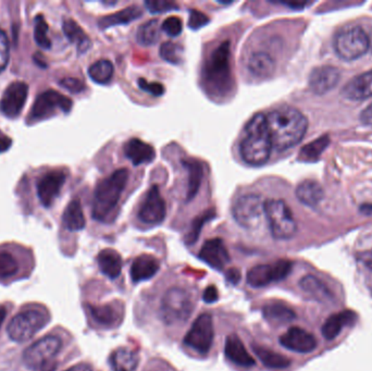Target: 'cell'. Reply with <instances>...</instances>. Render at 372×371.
Returning <instances> with one entry per match:
<instances>
[{"instance_id":"6da1fadb","label":"cell","mask_w":372,"mask_h":371,"mask_svg":"<svg viewBox=\"0 0 372 371\" xmlns=\"http://www.w3.org/2000/svg\"><path fill=\"white\" fill-rule=\"evenodd\" d=\"M266 120L272 146L280 151L296 146L307 132V118L293 107L278 108L268 113Z\"/></svg>"},{"instance_id":"7a4b0ae2","label":"cell","mask_w":372,"mask_h":371,"mask_svg":"<svg viewBox=\"0 0 372 371\" xmlns=\"http://www.w3.org/2000/svg\"><path fill=\"white\" fill-rule=\"evenodd\" d=\"M203 81L205 91L214 99H226L233 94L236 82L231 67L230 42L221 43L212 51L205 63Z\"/></svg>"},{"instance_id":"3957f363","label":"cell","mask_w":372,"mask_h":371,"mask_svg":"<svg viewBox=\"0 0 372 371\" xmlns=\"http://www.w3.org/2000/svg\"><path fill=\"white\" fill-rule=\"evenodd\" d=\"M272 141L266 115H257L252 118L245 130V135L240 144L243 161L250 165H264L271 155Z\"/></svg>"},{"instance_id":"277c9868","label":"cell","mask_w":372,"mask_h":371,"mask_svg":"<svg viewBox=\"0 0 372 371\" xmlns=\"http://www.w3.org/2000/svg\"><path fill=\"white\" fill-rule=\"evenodd\" d=\"M127 169H119L97 184L93 203V218L95 220L103 223L115 220V209L127 187Z\"/></svg>"},{"instance_id":"5b68a950","label":"cell","mask_w":372,"mask_h":371,"mask_svg":"<svg viewBox=\"0 0 372 371\" xmlns=\"http://www.w3.org/2000/svg\"><path fill=\"white\" fill-rule=\"evenodd\" d=\"M264 215L274 239H290L297 232V223L293 213L282 199L264 201Z\"/></svg>"},{"instance_id":"8992f818","label":"cell","mask_w":372,"mask_h":371,"mask_svg":"<svg viewBox=\"0 0 372 371\" xmlns=\"http://www.w3.org/2000/svg\"><path fill=\"white\" fill-rule=\"evenodd\" d=\"M49 321V315L39 309H27L15 315L9 325L7 333L10 340L15 343H25L31 340Z\"/></svg>"},{"instance_id":"52a82bcc","label":"cell","mask_w":372,"mask_h":371,"mask_svg":"<svg viewBox=\"0 0 372 371\" xmlns=\"http://www.w3.org/2000/svg\"><path fill=\"white\" fill-rule=\"evenodd\" d=\"M336 55L345 61H354L370 49L369 36L359 27H346L336 34L333 41Z\"/></svg>"},{"instance_id":"ba28073f","label":"cell","mask_w":372,"mask_h":371,"mask_svg":"<svg viewBox=\"0 0 372 371\" xmlns=\"http://www.w3.org/2000/svg\"><path fill=\"white\" fill-rule=\"evenodd\" d=\"M194 308V302L188 291L182 287H171L161 302V317L167 325H177L188 320Z\"/></svg>"},{"instance_id":"9c48e42d","label":"cell","mask_w":372,"mask_h":371,"mask_svg":"<svg viewBox=\"0 0 372 371\" xmlns=\"http://www.w3.org/2000/svg\"><path fill=\"white\" fill-rule=\"evenodd\" d=\"M72 101L63 94L49 89L37 97L32 107L29 120L31 122H39L53 117L58 111L69 113L72 109Z\"/></svg>"},{"instance_id":"30bf717a","label":"cell","mask_w":372,"mask_h":371,"mask_svg":"<svg viewBox=\"0 0 372 371\" xmlns=\"http://www.w3.org/2000/svg\"><path fill=\"white\" fill-rule=\"evenodd\" d=\"M61 348V340L56 335H47L45 338L30 345L23 352V363L29 368L37 370L51 364Z\"/></svg>"},{"instance_id":"8fae6325","label":"cell","mask_w":372,"mask_h":371,"mask_svg":"<svg viewBox=\"0 0 372 371\" xmlns=\"http://www.w3.org/2000/svg\"><path fill=\"white\" fill-rule=\"evenodd\" d=\"M232 213L240 227L255 229L260 225L264 215V201L260 195H243L234 203Z\"/></svg>"},{"instance_id":"7c38bea8","label":"cell","mask_w":372,"mask_h":371,"mask_svg":"<svg viewBox=\"0 0 372 371\" xmlns=\"http://www.w3.org/2000/svg\"><path fill=\"white\" fill-rule=\"evenodd\" d=\"M214 321L209 314L200 315L191 327L184 338V344L192 350L206 354L214 342Z\"/></svg>"},{"instance_id":"4fadbf2b","label":"cell","mask_w":372,"mask_h":371,"mask_svg":"<svg viewBox=\"0 0 372 371\" xmlns=\"http://www.w3.org/2000/svg\"><path fill=\"white\" fill-rule=\"evenodd\" d=\"M292 270V263L280 259L270 265L252 267L248 273V282L252 287H262L272 282L283 280Z\"/></svg>"},{"instance_id":"5bb4252c","label":"cell","mask_w":372,"mask_h":371,"mask_svg":"<svg viewBox=\"0 0 372 371\" xmlns=\"http://www.w3.org/2000/svg\"><path fill=\"white\" fill-rule=\"evenodd\" d=\"M29 95L27 84L15 81L5 89L0 99V111L5 117L15 119L19 117Z\"/></svg>"},{"instance_id":"9a60e30c","label":"cell","mask_w":372,"mask_h":371,"mask_svg":"<svg viewBox=\"0 0 372 371\" xmlns=\"http://www.w3.org/2000/svg\"><path fill=\"white\" fill-rule=\"evenodd\" d=\"M166 201L161 196L158 187L154 185L147 191L142 206L139 209V219L146 225H155L162 222L166 218Z\"/></svg>"},{"instance_id":"2e32d148","label":"cell","mask_w":372,"mask_h":371,"mask_svg":"<svg viewBox=\"0 0 372 371\" xmlns=\"http://www.w3.org/2000/svg\"><path fill=\"white\" fill-rule=\"evenodd\" d=\"M67 175L60 170L51 171L41 175L37 182V195L39 201L46 208L53 205L65 185Z\"/></svg>"},{"instance_id":"e0dca14e","label":"cell","mask_w":372,"mask_h":371,"mask_svg":"<svg viewBox=\"0 0 372 371\" xmlns=\"http://www.w3.org/2000/svg\"><path fill=\"white\" fill-rule=\"evenodd\" d=\"M280 344L286 347V350L293 351L300 354H308L316 350L317 340L308 331L298 328V327H293L281 335Z\"/></svg>"},{"instance_id":"ac0fdd59","label":"cell","mask_w":372,"mask_h":371,"mask_svg":"<svg viewBox=\"0 0 372 371\" xmlns=\"http://www.w3.org/2000/svg\"><path fill=\"white\" fill-rule=\"evenodd\" d=\"M341 79V72L332 65H322L312 70L309 77V87L317 95H324L335 89Z\"/></svg>"},{"instance_id":"d6986e66","label":"cell","mask_w":372,"mask_h":371,"mask_svg":"<svg viewBox=\"0 0 372 371\" xmlns=\"http://www.w3.org/2000/svg\"><path fill=\"white\" fill-rule=\"evenodd\" d=\"M200 258L216 270H222L230 263L228 249L221 239L206 241L200 249Z\"/></svg>"},{"instance_id":"ffe728a7","label":"cell","mask_w":372,"mask_h":371,"mask_svg":"<svg viewBox=\"0 0 372 371\" xmlns=\"http://www.w3.org/2000/svg\"><path fill=\"white\" fill-rule=\"evenodd\" d=\"M349 101H365L372 97V70L353 77L342 89Z\"/></svg>"},{"instance_id":"44dd1931","label":"cell","mask_w":372,"mask_h":371,"mask_svg":"<svg viewBox=\"0 0 372 371\" xmlns=\"http://www.w3.org/2000/svg\"><path fill=\"white\" fill-rule=\"evenodd\" d=\"M124 153L134 165L152 163L156 157L154 147L139 139H131L127 142L124 145Z\"/></svg>"},{"instance_id":"7402d4cb","label":"cell","mask_w":372,"mask_h":371,"mask_svg":"<svg viewBox=\"0 0 372 371\" xmlns=\"http://www.w3.org/2000/svg\"><path fill=\"white\" fill-rule=\"evenodd\" d=\"M224 353L229 360L240 367L248 368L254 366L256 363L236 334L229 335L226 338Z\"/></svg>"},{"instance_id":"603a6c76","label":"cell","mask_w":372,"mask_h":371,"mask_svg":"<svg viewBox=\"0 0 372 371\" xmlns=\"http://www.w3.org/2000/svg\"><path fill=\"white\" fill-rule=\"evenodd\" d=\"M160 268L158 259L152 255H141L136 257L131 266L130 273L133 282L148 280L153 278Z\"/></svg>"},{"instance_id":"cb8c5ba5","label":"cell","mask_w":372,"mask_h":371,"mask_svg":"<svg viewBox=\"0 0 372 371\" xmlns=\"http://www.w3.org/2000/svg\"><path fill=\"white\" fill-rule=\"evenodd\" d=\"M91 316L101 326L111 327L118 325L123 318V306L120 303L89 307Z\"/></svg>"},{"instance_id":"d4e9b609","label":"cell","mask_w":372,"mask_h":371,"mask_svg":"<svg viewBox=\"0 0 372 371\" xmlns=\"http://www.w3.org/2000/svg\"><path fill=\"white\" fill-rule=\"evenodd\" d=\"M356 320L354 311L345 310L332 315L322 326V334L327 340H333L343 330L344 327L352 325Z\"/></svg>"},{"instance_id":"484cf974","label":"cell","mask_w":372,"mask_h":371,"mask_svg":"<svg viewBox=\"0 0 372 371\" xmlns=\"http://www.w3.org/2000/svg\"><path fill=\"white\" fill-rule=\"evenodd\" d=\"M99 269L103 275L110 279L118 278L122 270V258L118 251L106 249L101 251L97 257Z\"/></svg>"},{"instance_id":"4316f807","label":"cell","mask_w":372,"mask_h":371,"mask_svg":"<svg viewBox=\"0 0 372 371\" xmlns=\"http://www.w3.org/2000/svg\"><path fill=\"white\" fill-rule=\"evenodd\" d=\"M296 197L300 203L308 207H316L323 199L324 191L321 185L312 180H306L296 189Z\"/></svg>"},{"instance_id":"83f0119b","label":"cell","mask_w":372,"mask_h":371,"mask_svg":"<svg viewBox=\"0 0 372 371\" xmlns=\"http://www.w3.org/2000/svg\"><path fill=\"white\" fill-rule=\"evenodd\" d=\"M264 319L272 325H286L296 318L293 309L283 303L274 302L267 304L262 309Z\"/></svg>"},{"instance_id":"f1b7e54d","label":"cell","mask_w":372,"mask_h":371,"mask_svg":"<svg viewBox=\"0 0 372 371\" xmlns=\"http://www.w3.org/2000/svg\"><path fill=\"white\" fill-rule=\"evenodd\" d=\"M63 30L68 41L75 44L79 53L83 54L89 51V47H91V39L85 33L84 30L79 27L75 20H63Z\"/></svg>"},{"instance_id":"f546056e","label":"cell","mask_w":372,"mask_h":371,"mask_svg":"<svg viewBox=\"0 0 372 371\" xmlns=\"http://www.w3.org/2000/svg\"><path fill=\"white\" fill-rule=\"evenodd\" d=\"M113 371H134L139 365V356L127 347H119L109 358Z\"/></svg>"},{"instance_id":"4dcf8cb0","label":"cell","mask_w":372,"mask_h":371,"mask_svg":"<svg viewBox=\"0 0 372 371\" xmlns=\"http://www.w3.org/2000/svg\"><path fill=\"white\" fill-rule=\"evenodd\" d=\"M142 15L143 11L141 8L137 7V6H131V7L125 8L121 11L115 12L113 15L101 18L99 20L98 25L101 30L108 29V27H115V25L130 23V22L142 17Z\"/></svg>"},{"instance_id":"1f68e13d","label":"cell","mask_w":372,"mask_h":371,"mask_svg":"<svg viewBox=\"0 0 372 371\" xmlns=\"http://www.w3.org/2000/svg\"><path fill=\"white\" fill-rule=\"evenodd\" d=\"M63 225L69 231H81L83 230L86 225L85 221L84 213H83L82 205L79 199H73L68 205L63 213Z\"/></svg>"},{"instance_id":"d6a6232c","label":"cell","mask_w":372,"mask_h":371,"mask_svg":"<svg viewBox=\"0 0 372 371\" xmlns=\"http://www.w3.org/2000/svg\"><path fill=\"white\" fill-rule=\"evenodd\" d=\"M182 163L188 172V187L186 201H192L196 197L200 184H202L204 170H203L202 163L200 161H195V159H186V161H183Z\"/></svg>"},{"instance_id":"836d02e7","label":"cell","mask_w":372,"mask_h":371,"mask_svg":"<svg viewBox=\"0 0 372 371\" xmlns=\"http://www.w3.org/2000/svg\"><path fill=\"white\" fill-rule=\"evenodd\" d=\"M276 69L274 60L266 53H255L248 60V70L254 77H268Z\"/></svg>"},{"instance_id":"e575fe53","label":"cell","mask_w":372,"mask_h":371,"mask_svg":"<svg viewBox=\"0 0 372 371\" xmlns=\"http://www.w3.org/2000/svg\"><path fill=\"white\" fill-rule=\"evenodd\" d=\"M252 350L255 354L257 355L260 362L270 369H284L288 368L290 365V360L288 357L278 354L274 351L269 350L267 347L260 345H252Z\"/></svg>"},{"instance_id":"d590c367","label":"cell","mask_w":372,"mask_h":371,"mask_svg":"<svg viewBox=\"0 0 372 371\" xmlns=\"http://www.w3.org/2000/svg\"><path fill=\"white\" fill-rule=\"evenodd\" d=\"M300 287L302 290L305 291L308 294L312 295L314 298L318 299L320 302L328 301L330 299L329 289L326 287L322 281L316 278L314 275H306L302 280L300 281Z\"/></svg>"},{"instance_id":"8d00e7d4","label":"cell","mask_w":372,"mask_h":371,"mask_svg":"<svg viewBox=\"0 0 372 371\" xmlns=\"http://www.w3.org/2000/svg\"><path fill=\"white\" fill-rule=\"evenodd\" d=\"M139 45L153 46L160 39V24L158 20H149L139 27L136 35Z\"/></svg>"},{"instance_id":"74e56055","label":"cell","mask_w":372,"mask_h":371,"mask_svg":"<svg viewBox=\"0 0 372 371\" xmlns=\"http://www.w3.org/2000/svg\"><path fill=\"white\" fill-rule=\"evenodd\" d=\"M113 72L115 69L113 63L109 60L103 59L98 60L89 67V75L95 83L107 84L110 82Z\"/></svg>"},{"instance_id":"f35d334b","label":"cell","mask_w":372,"mask_h":371,"mask_svg":"<svg viewBox=\"0 0 372 371\" xmlns=\"http://www.w3.org/2000/svg\"><path fill=\"white\" fill-rule=\"evenodd\" d=\"M49 24L43 15H37L34 22V39L43 49H51V41L49 36Z\"/></svg>"},{"instance_id":"ab89813d","label":"cell","mask_w":372,"mask_h":371,"mask_svg":"<svg viewBox=\"0 0 372 371\" xmlns=\"http://www.w3.org/2000/svg\"><path fill=\"white\" fill-rule=\"evenodd\" d=\"M214 209H209V210L205 211L202 215H198L194 219V221L191 225L190 231H188V235L185 237V242L188 243V245L194 244L200 237V231H202L203 227L206 225L208 221L214 219Z\"/></svg>"},{"instance_id":"60d3db41","label":"cell","mask_w":372,"mask_h":371,"mask_svg":"<svg viewBox=\"0 0 372 371\" xmlns=\"http://www.w3.org/2000/svg\"><path fill=\"white\" fill-rule=\"evenodd\" d=\"M160 56L167 63L180 65L184 59V48L179 44L166 42L161 45Z\"/></svg>"},{"instance_id":"b9f144b4","label":"cell","mask_w":372,"mask_h":371,"mask_svg":"<svg viewBox=\"0 0 372 371\" xmlns=\"http://www.w3.org/2000/svg\"><path fill=\"white\" fill-rule=\"evenodd\" d=\"M328 144H329L328 137H320L315 142L307 144L300 151V158L304 161H315L321 155L322 151L328 146Z\"/></svg>"},{"instance_id":"7bdbcfd3","label":"cell","mask_w":372,"mask_h":371,"mask_svg":"<svg viewBox=\"0 0 372 371\" xmlns=\"http://www.w3.org/2000/svg\"><path fill=\"white\" fill-rule=\"evenodd\" d=\"M18 263L13 255L0 251V279L9 278L18 272Z\"/></svg>"},{"instance_id":"ee69618b","label":"cell","mask_w":372,"mask_h":371,"mask_svg":"<svg viewBox=\"0 0 372 371\" xmlns=\"http://www.w3.org/2000/svg\"><path fill=\"white\" fill-rule=\"evenodd\" d=\"M161 29L165 33L168 34L169 36H176L180 35L183 31V23L182 20L178 17H170L167 18L165 20L164 23L161 25Z\"/></svg>"},{"instance_id":"f6af8a7d","label":"cell","mask_w":372,"mask_h":371,"mask_svg":"<svg viewBox=\"0 0 372 371\" xmlns=\"http://www.w3.org/2000/svg\"><path fill=\"white\" fill-rule=\"evenodd\" d=\"M10 46L8 41L7 34L3 30H0V73L7 68L9 63Z\"/></svg>"},{"instance_id":"bcb514c9","label":"cell","mask_w":372,"mask_h":371,"mask_svg":"<svg viewBox=\"0 0 372 371\" xmlns=\"http://www.w3.org/2000/svg\"><path fill=\"white\" fill-rule=\"evenodd\" d=\"M147 9L152 13H164V12L171 11V10H178L179 6L176 3H171V1H146L145 3Z\"/></svg>"},{"instance_id":"7dc6e473","label":"cell","mask_w":372,"mask_h":371,"mask_svg":"<svg viewBox=\"0 0 372 371\" xmlns=\"http://www.w3.org/2000/svg\"><path fill=\"white\" fill-rule=\"evenodd\" d=\"M137 84H139V89L150 94V95L156 96V97L162 96L165 94L164 85L158 83V82H148L145 79H139Z\"/></svg>"},{"instance_id":"c3c4849f","label":"cell","mask_w":372,"mask_h":371,"mask_svg":"<svg viewBox=\"0 0 372 371\" xmlns=\"http://www.w3.org/2000/svg\"><path fill=\"white\" fill-rule=\"evenodd\" d=\"M210 22L208 15H205L203 12L196 9H192L190 11V19H188V27L192 30H198L205 27Z\"/></svg>"},{"instance_id":"681fc988","label":"cell","mask_w":372,"mask_h":371,"mask_svg":"<svg viewBox=\"0 0 372 371\" xmlns=\"http://www.w3.org/2000/svg\"><path fill=\"white\" fill-rule=\"evenodd\" d=\"M60 85L63 89L75 94L81 93L85 89V84L81 80L75 79V77H65V79L61 80Z\"/></svg>"},{"instance_id":"f907efd6","label":"cell","mask_w":372,"mask_h":371,"mask_svg":"<svg viewBox=\"0 0 372 371\" xmlns=\"http://www.w3.org/2000/svg\"><path fill=\"white\" fill-rule=\"evenodd\" d=\"M203 298H204L206 303L217 302L219 298V293L217 287L214 285H209L206 290H205L204 294H203Z\"/></svg>"},{"instance_id":"816d5d0a","label":"cell","mask_w":372,"mask_h":371,"mask_svg":"<svg viewBox=\"0 0 372 371\" xmlns=\"http://www.w3.org/2000/svg\"><path fill=\"white\" fill-rule=\"evenodd\" d=\"M357 259L372 272V249L358 253Z\"/></svg>"},{"instance_id":"f5cc1de1","label":"cell","mask_w":372,"mask_h":371,"mask_svg":"<svg viewBox=\"0 0 372 371\" xmlns=\"http://www.w3.org/2000/svg\"><path fill=\"white\" fill-rule=\"evenodd\" d=\"M226 280H228L229 282L233 283V284H236V283L240 282V271H238V269L234 268L228 270V272H226Z\"/></svg>"},{"instance_id":"db71d44e","label":"cell","mask_w":372,"mask_h":371,"mask_svg":"<svg viewBox=\"0 0 372 371\" xmlns=\"http://www.w3.org/2000/svg\"><path fill=\"white\" fill-rule=\"evenodd\" d=\"M360 119L365 125H372V103L361 113Z\"/></svg>"},{"instance_id":"11a10c76","label":"cell","mask_w":372,"mask_h":371,"mask_svg":"<svg viewBox=\"0 0 372 371\" xmlns=\"http://www.w3.org/2000/svg\"><path fill=\"white\" fill-rule=\"evenodd\" d=\"M65 371H91V367L89 364H77Z\"/></svg>"},{"instance_id":"9f6ffc18","label":"cell","mask_w":372,"mask_h":371,"mask_svg":"<svg viewBox=\"0 0 372 371\" xmlns=\"http://www.w3.org/2000/svg\"><path fill=\"white\" fill-rule=\"evenodd\" d=\"M6 315H7V310H6L5 307H0V327H1L4 320H5Z\"/></svg>"},{"instance_id":"6f0895ef","label":"cell","mask_w":372,"mask_h":371,"mask_svg":"<svg viewBox=\"0 0 372 371\" xmlns=\"http://www.w3.org/2000/svg\"><path fill=\"white\" fill-rule=\"evenodd\" d=\"M53 369H55V365H53V363H51V364L46 365V366L37 369V371H53Z\"/></svg>"},{"instance_id":"680465c9","label":"cell","mask_w":372,"mask_h":371,"mask_svg":"<svg viewBox=\"0 0 372 371\" xmlns=\"http://www.w3.org/2000/svg\"><path fill=\"white\" fill-rule=\"evenodd\" d=\"M369 44H370V49H371L372 51V30H371V33L369 34Z\"/></svg>"}]
</instances>
